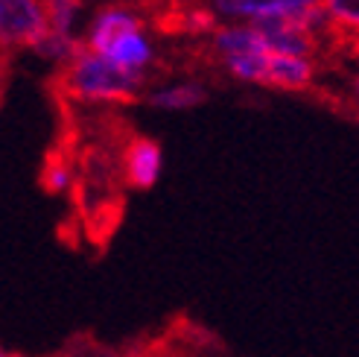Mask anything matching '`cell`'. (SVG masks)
<instances>
[{"mask_svg": "<svg viewBox=\"0 0 359 357\" xmlns=\"http://www.w3.org/2000/svg\"><path fill=\"white\" fill-rule=\"evenodd\" d=\"M82 47L147 79L158 65V41L147 15L126 0H109L88 15Z\"/></svg>", "mask_w": 359, "mask_h": 357, "instance_id": "obj_1", "label": "cell"}, {"mask_svg": "<svg viewBox=\"0 0 359 357\" xmlns=\"http://www.w3.org/2000/svg\"><path fill=\"white\" fill-rule=\"evenodd\" d=\"M59 88L67 100L82 105H126L147 94V77L129 74L94 50H79L59 70Z\"/></svg>", "mask_w": 359, "mask_h": 357, "instance_id": "obj_2", "label": "cell"}, {"mask_svg": "<svg viewBox=\"0 0 359 357\" xmlns=\"http://www.w3.org/2000/svg\"><path fill=\"white\" fill-rule=\"evenodd\" d=\"M325 0H202V9L210 15L213 24H260V21H307L325 27L330 35V24L325 15Z\"/></svg>", "mask_w": 359, "mask_h": 357, "instance_id": "obj_3", "label": "cell"}, {"mask_svg": "<svg viewBox=\"0 0 359 357\" xmlns=\"http://www.w3.org/2000/svg\"><path fill=\"white\" fill-rule=\"evenodd\" d=\"M44 32V0H0V47L29 50Z\"/></svg>", "mask_w": 359, "mask_h": 357, "instance_id": "obj_4", "label": "cell"}, {"mask_svg": "<svg viewBox=\"0 0 359 357\" xmlns=\"http://www.w3.org/2000/svg\"><path fill=\"white\" fill-rule=\"evenodd\" d=\"M120 170L132 190H149L164 176V147L149 135H135L126 141L120 155Z\"/></svg>", "mask_w": 359, "mask_h": 357, "instance_id": "obj_5", "label": "cell"}, {"mask_svg": "<svg viewBox=\"0 0 359 357\" xmlns=\"http://www.w3.org/2000/svg\"><path fill=\"white\" fill-rule=\"evenodd\" d=\"M318 79V62L316 56H278L272 53L266 67V85L272 91H286V94H301L310 91Z\"/></svg>", "mask_w": 359, "mask_h": 357, "instance_id": "obj_6", "label": "cell"}, {"mask_svg": "<svg viewBox=\"0 0 359 357\" xmlns=\"http://www.w3.org/2000/svg\"><path fill=\"white\" fill-rule=\"evenodd\" d=\"M143 100L158 112H190V109H199L208 100V85L196 77L164 79L158 85H149Z\"/></svg>", "mask_w": 359, "mask_h": 357, "instance_id": "obj_7", "label": "cell"}, {"mask_svg": "<svg viewBox=\"0 0 359 357\" xmlns=\"http://www.w3.org/2000/svg\"><path fill=\"white\" fill-rule=\"evenodd\" d=\"M44 15H47V30L67 35V39H79L88 24V6L85 0H44Z\"/></svg>", "mask_w": 359, "mask_h": 357, "instance_id": "obj_8", "label": "cell"}, {"mask_svg": "<svg viewBox=\"0 0 359 357\" xmlns=\"http://www.w3.org/2000/svg\"><path fill=\"white\" fill-rule=\"evenodd\" d=\"M269 56H272V53H243V56H228V59H219L217 65H219L222 74H225V77H231L234 82L263 88V85H266Z\"/></svg>", "mask_w": 359, "mask_h": 357, "instance_id": "obj_9", "label": "cell"}, {"mask_svg": "<svg viewBox=\"0 0 359 357\" xmlns=\"http://www.w3.org/2000/svg\"><path fill=\"white\" fill-rule=\"evenodd\" d=\"M79 50H82V41L79 39H67V35L50 32V30L29 47V53H32L35 59H41L44 65L56 67V70H62L65 65H70V59H74Z\"/></svg>", "mask_w": 359, "mask_h": 357, "instance_id": "obj_10", "label": "cell"}, {"mask_svg": "<svg viewBox=\"0 0 359 357\" xmlns=\"http://www.w3.org/2000/svg\"><path fill=\"white\" fill-rule=\"evenodd\" d=\"M325 15L333 35L359 41V0H325Z\"/></svg>", "mask_w": 359, "mask_h": 357, "instance_id": "obj_11", "label": "cell"}, {"mask_svg": "<svg viewBox=\"0 0 359 357\" xmlns=\"http://www.w3.org/2000/svg\"><path fill=\"white\" fill-rule=\"evenodd\" d=\"M41 185L47 193L53 196H65L74 190L76 185V170H74V162L65 155H50L47 158V164L41 170Z\"/></svg>", "mask_w": 359, "mask_h": 357, "instance_id": "obj_12", "label": "cell"}, {"mask_svg": "<svg viewBox=\"0 0 359 357\" xmlns=\"http://www.w3.org/2000/svg\"><path fill=\"white\" fill-rule=\"evenodd\" d=\"M0 357H6V351H4V349H0Z\"/></svg>", "mask_w": 359, "mask_h": 357, "instance_id": "obj_13", "label": "cell"}, {"mask_svg": "<svg viewBox=\"0 0 359 357\" xmlns=\"http://www.w3.org/2000/svg\"><path fill=\"white\" fill-rule=\"evenodd\" d=\"M6 357H21V354H6Z\"/></svg>", "mask_w": 359, "mask_h": 357, "instance_id": "obj_14", "label": "cell"}]
</instances>
